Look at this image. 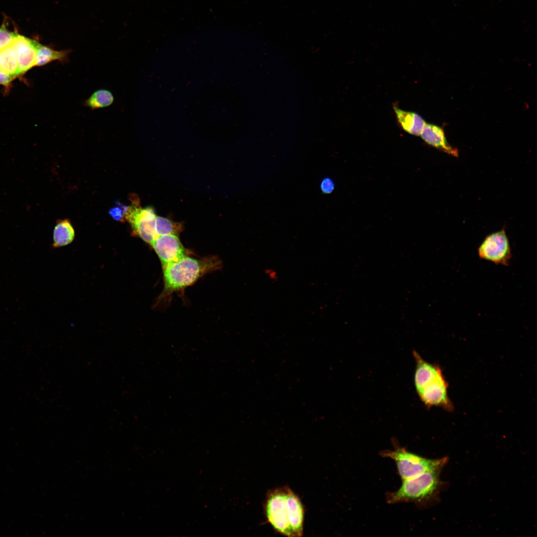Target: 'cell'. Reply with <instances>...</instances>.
Returning a JSON list of instances; mask_svg holds the SVG:
<instances>
[{"label": "cell", "instance_id": "1", "mask_svg": "<svg viewBox=\"0 0 537 537\" xmlns=\"http://www.w3.org/2000/svg\"><path fill=\"white\" fill-rule=\"evenodd\" d=\"M264 509L267 521L275 532L289 537L303 535L304 508L299 497L289 487L270 490Z\"/></svg>", "mask_w": 537, "mask_h": 537}, {"label": "cell", "instance_id": "2", "mask_svg": "<svg viewBox=\"0 0 537 537\" xmlns=\"http://www.w3.org/2000/svg\"><path fill=\"white\" fill-rule=\"evenodd\" d=\"M413 355L415 362L414 385L421 401L428 408L438 407L452 411L454 407L448 395V384L440 366L427 361L415 351Z\"/></svg>", "mask_w": 537, "mask_h": 537}, {"label": "cell", "instance_id": "3", "mask_svg": "<svg viewBox=\"0 0 537 537\" xmlns=\"http://www.w3.org/2000/svg\"><path fill=\"white\" fill-rule=\"evenodd\" d=\"M221 262L215 257L196 259L187 256L163 267L164 288L161 297L188 286L203 274L218 269Z\"/></svg>", "mask_w": 537, "mask_h": 537}, {"label": "cell", "instance_id": "4", "mask_svg": "<svg viewBox=\"0 0 537 537\" xmlns=\"http://www.w3.org/2000/svg\"><path fill=\"white\" fill-rule=\"evenodd\" d=\"M441 469L426 472L417 476L402 480L396 491L386 494L389 504L413 503L421 505L433 498L438 489Z\"/></svg>", "mask_w": 537, "mask_h": 537}, {"label": "cell", "instance_id": "5", "mask_svg": "<svg viewBox=\"0 0 537 537\" xmlns=\"http://www.w3.org/2000/svg\"><path fill=\"white\" fill-rule=\"evenodd\" d=\"M393 450H381L379 454L383 457L390 458L396 464L398 473L402 480L409 479L426 472L442 469L447 458L432 459L426 458L408 451L393 440Z\"/></svg>", "mask_w": 537, "mask_h": 537}, {"label": "cell", "instance_id": "6", "mask_svg": "<svg viewBox=\"0 0 537 537\" xmlns=\"http://www.w3.org/2000/svg\"><path fill=\"white\" fill-rule=\"evenodd\" d=\"M478 254L481 259L508 266L512 254L505 230L487 236L478 248Z\"/></svg>", "mask_w": 537, "mask_h": 537}, {"label": "cell", "instance_id": "7", "mask_svg": "<svg viewBox=\"0 0 537 537\" xmlns=\"http://www.w3.org/2000/svg\"><path fill=\"white\" fill-rule=\"evenodd\" d=\"M156 216L152 207L142 208L136 204L128 206L125 214V219L135 234L151 245L158 237L155 229Z\"/></svg>", "mask_w": 537, "mask_h": 537}, {"label": "cell", "instance_id": "8", "mask_svg": "<svg viewBox=\"0 0 537 537\" xmlns=\"http://www.w3.org/2000/svg\"><path fill=\"white\" fill-rule=\"evenodd\" d=\"M151 245L159 257L163 267L187 256L186 250L176 235L158 236Z\"/></svg>", "mask_w": 537, "mask_h": 537}, {"label": "cell", "instance_id": "9", "mask_svg": "<svg viewBox=\"0 0 537 537\" xmlns=\"http://www.w3.org/2000/svg\"><path fill=\"white\" fill-rule=\"evenodd\" d=\"M36 41L18 34L12 44L17 56L19 75L35 66Z\"/></svg>", "mask_w": 537, "mask_h": 537}, {"label": "cell", "instance_id": "10", "mask_svg": "<svg viewBox=\"0 0 537 537\" xmlns=\"http://www.w3.org/2000/svg\"><path fill=\"white\" fill-rule=\"evenodd\" d=\"M420 135L429 145L453 156H458V151L448 142L441 127L432 124H426Z\"/></svg>", "mask_w": 537, "mask_h": 537}, {"label": "cell", "instance_id": "11", "mask_svg": "<svg viewBox=\"0 0 537 537\" xmlns=\"http://www.w3.org/2000/svg\"><path fill=\"white\" fill-rule=\"evenodd\" d=\"M394 109L398 122L406 132L416 136L420 135L426 124L422 117L416 113L404 111L395 106Z\"/></svg>", "mask_w": 537, "mask_h": 537}, {"label": "cell", "instance_id": "12", "mask_svg": "<svg viewBox=\"0 0 537 537\" xmlns=\"http://www.w3.org/2000/svg\"><path fill=\"white\" fill-rule=\"evenodd\" d=\"M35 66L45 65L54 61L65 62L70 51L69 50H56L48 46L43 45L36 41Z\"/></svg>", "mask_w": 537, "mask_h": 537}, {"label": "cell", "instance_id": "13", "mask_svg": "<svg viewBox=\"0 0 537 537\" xmlns=\"http://www.w3.org/2000/svg\"><path fill=\"white\" fill-rule=\"evenodd\" d=\"M75 237V232L68 219L57 222L53 231V246L60 247L71 243Z\"/></svg>", "mask_w": 537, "mask_h": 537}, {"label": "cell", "instance_id": "14", "mask_svg": "<svg viewBox=\"0 0 537 537\" xmlns=\"http://www.w3.org/2000/svg\"><path fill=\"white\" fill-rule=\"evenodd\" d=\"M0 69L14 77L19 75L17 56L12 45L0 52Z\"/></svg>", "mask_w": 537, "mask_h": 537}, {"label": "cell", "instance_id": "15", "mask_svg": "<svg viewBox=\"0 0 537 537\" xmlns=\"http://www.w3.org/2000/svg\"><path fill=\"white\" fill-rule=\"evenodd\" d=\"M114 96L109 90L101 89L94 91L86 101V105L92 109L110 106L114 101Z\"/></svg>", "mask_w": 537, "mask_h": 537}, {"label": "cell", "instance_id": "16", "mask_svg": "<svg viewBox=\"0 0 537 537\" xmlns=\"http://www.w3.org/2000/svg\"><path fill=\"white\" fill-rule=\"evenodd\" d=\"M155 229L158 237L170 234L178 235L181 230V226L165 217L156 216Z\"/></svg>", "mask_w": 537, "mask_h": 537}, {"label": "cell", "instance_id": "17", "mask_svg": "<svg viewBox=\"0 0 537 537\" xmlns=\"http://www.w3.org/2000/svg\"><path fill=\"white\" fill-rule=\"evenodd\" d=\"M17 34L9 30L3 24L0 28V52L11 46Z\"/></svg>", "mask_w": 537, "mask_h": 537}, {"label": "cell", "instance_id": "18", "mask_svg": "<svg viewBox=\"0 0 537 537\" xmlns=\"http://www.w3.org/2000/svg\"><path fill=\"white\" fill-rule=\"evenodd\" d=\"M334 188L335 184L332 179L326 178L322 180L320 188L323 192L326 194L330 193L334 190Z\"/></svg>", "mask_w": 537, "mask_h": 537}, {"label": "cell", "instance_id": "19", "mask_svg": "<svg viewBox=\"0 0 537 537\" xmlns=\"http://www.w3.org/2000/svg\"><path fill=\"white\" fill-rule=\"evenodd\" d=\"M109 213L116 220L123 222L125 219V211L120 206L111 208L109 210Z\"/></svg>", "mask_w": 537, "mask_h": 537}, {"label": "cell", "instance_id": "20", "mask_svg": "<svg viewBox=\"0 0 537 537\" xmlns=\"http://www.w3.org/2000/svg\"><path fill=\"white\" fill-rule=\"evenodd\" d=\"M14 78L0 69V85L7 86Z\"/></svg>", "mask_w": 537, "mask_h": 537}, {"label": "cell", "instance_id": "21", "mask_svg": "<svg viewBox=\"0 0 537 537\" xmlns=\"http://www.w3.org/2000/svg\"><path fill=\"white\" fill-rule=\"evenodd\" d=\"M264 273L270 280L275 281L278 279V275L277 271L272 268H266L264 269Z\"/></svg>", "mask_w": 537, "mask_h": 537}]
</instances>
